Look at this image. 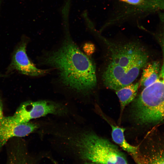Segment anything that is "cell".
Instances as JSON below:
<instances>
[{
    "mask_svg": "<svg viewBox=\"0 0 164 164\" xmlns=\"http://www.w3.org/2000/svg\"><path fill=\"white\" fill-rule=\"evenodd\" d=\"M43 61L56 70L61 83L70 89L86 92L96 85L94 65L68 36L58 49L46 56Z\"/></svg>",
    "mask_w": 164,
    "mask_h": 164,
    "instance_id": "1",
    "label": "cell"
},
{
    "mask_svg": "<svg viewBox=\"0 0 164 164\" xmlns=\"http://www.w3.org/2000/svg\"><path fill=\"white\" fill-rule=\"evenodd\" d=\"M111 60L102 75L105 86L116 91L132 83L142 68L147 63L149 56L138 43H115L105 40Z\"/></svg>",
    "mask_w": 164,
    "mask_h": 164,
    "instance_id": "2",
    "label": "cell"
},
{
    "mask_svg": "<svg viewBox=\"0 0 164 164\" xmlns=\"http://www.w3.org/2000/svg\"><path fill=\"white\" fill-rule=\"evenodd\" d=\"M132 111L133 119L138 125L164 123V62L158 78L143 88L134 102Z\"/></svg>",
    "mask_w": 164,
    "mask_h": 164,
    "instance_id": "3",
    "label": "cell"
},
{
    "mask_svg": "<svg viewBox=\"0 0 164 164\" xmlns=\"http://www.w3.org/2000/svg\"><path fill=\"white\" fill-rule=\"evenodd\" d=\"M76 136L73 143L83 159L97 164H128L124 154L108 139L90 132Z\"/></svg>",
    "mask_w": 164,
    "mask_h": 164,
    "instance_id": "4",
    "label": "cell"
},
{
    "mask_svg": "<svg viewBox=\"0 0 164 164\" xmlns=\"http://www.w3.org/2000/svg\"><path fill=\"white\" fill-rule=\"evenodd\" d=\"M67 112L66 107L56 102L47 100L28 101L22 103L13 115L4 117V119L9 122L22 123L48 114L64 115Z\"/></svg>",
    "mask_w": 164,
    "mask_h": 164,
    "instance_id": "5",
    "label": "cell"
},
{
    "mask_svg": "<svg viewBox=\"0 0 164 164\" xmlns=\"http://www.w3.org/2000/svg\"><path fill=\"white\" fill-rule=\"evenodd\" d=\"M28 39L24 38L15 47L12 55L11 62L7 72L16 71L22 74L33 77L42 75L49 70L38 69L29 60L26 52Z\"/></svg>",
    "mask_w": 164,
    "mask_h": 164,
    "instance_id": "6",
    "label": "cell"
},
{
    "mask_svg": "<svg viewBox=\"0 0 164 164\" xmlns=\"http://www.w3.org/2000/svg\"><path fill=\"white\" fill-rule=\"evenodd\" d=\"M38 127L36 124L28 122L22 123L9 122L3 118L0 121V149L10 138L23 137L32 133Z\"/></svg>",
    "mask_w": 164,
    "mask_h": 164,
    "instance_id": "7",
    "label": "cell"
},
{
    "mask_svg": "<svg viewBox=\"0 0 164 164\" xmlns=\"http://www.w3.org/2000/svg\"><path fill=\"white\" fill-rule=\"evenodd\" d=\"M109 123L111 128L113 141L128 153L137 164H145V158L140 152L138 146L131 145L125 139L124 133L125 129Z\"/></svg>",
    "mask_w": 164,
    "mask_h": 164,
    "instance_id": "8",
    "label": "cell"
},
{
    "mask_svg": "<svg viewBox=\"0 0 164 164\" xmlns=\"http://www.w3.org/2000/svg\"><path fill=\"white\" fill-rule=\"evenodd\" d=\"M111 0L116 1L128 6L138 8L145 13L156 9H164V0Z\"/></svg>",
    "mask_w": 164,
    "mask_h": 164,
    "instance_id": "9",
    "label": "cell"
},
{
    "mask_svg": "<svg viewBox=\"0 0 164 164\" xmlns=\"http://www.w3.org/2000/svg\"><path fill=\"white\" fill-rule=\"evenodd\" d=\"M160 68L161 65L157 61L147 63L144 67L140 85L144 88L154 83L159 77Z\"/></svg>",
    "mask_w": 164,
    "mask_h": 164,
    "instance_id": "10",
    "label": "cell"
},
{
    "mask_svg": "<svg viewBox=\"0 0 164 164\" xmlns=\"http://www.w3.org/2000/svg\"><path fill=\"white\" fill-rule=\"evenodd\" d=\"M139 85V82L132 83L115 91L120 102L121 112L134 99Z\"/></svg>",
    "mask_w": 164,
    "mask_h": 164,
    "instance_id": "11",
    "label": "cell"
},
{
    "mask_svg": "<svg viewBox=\"0 0 164 164\" xmlns=\"http://www.w3.org/2000/svg\"><path fill=\"white\" fill-rule=\"evenodd\" d=\"M7 164H29L19 143H15L9 151Z\"/></svg>",
    "mask_w": 164,
    "mask_h": 164,
    "instance_id": "12",
    "label": "cell"
},
{
    "mask_svg": "<svg viewBox=\"0 0 164 164\" xmlns=\"http://www.w3.org/2000/svg\"><path fill=\"white\" fill-rule=\"evenodd\" d=\"M145 159V164H164V147L156 149L148 159Z\"/></svg>",
    "mask_w": 164,
    "mask_h": 164,
    "instance_id": "13",
    "label": "cell"
},
{
    "mask_svg": "<svg viewBox=\"0 0 164 164\" xmlns=\"http://www.w3.org/2000/svg\"><path fill=\"white\" fill-rule=\"evenodd\" d=\"M83 49L85 53L88 56L92 55L94 52V45L90 43H85L83 47Z\"/></svg>",
    "mask_w": 164,
    "mask_h": 164,
    "instance_id": "14",
    "label": "cell"
},
{
    "mask_svg": "<svg viewBox=\"0 0 164 164\" xmlns=\"http://www.w3.org/2000/svg\"><path fill=\"white\" fill-rule=\"evenodd\" d=\"M4 116L3 115L2 104L0 99V121L2 120Z\"/></svg>",
    "mask_w": 164,
    "mask_h": 164,
    "instance_id": "15",
    "label": "cell"
},
{
    "mask_svg": "<svg viewBox=\"0 0 164 164\" xmlns=\"http://www.w3.org/2000/svg\"><path fill=\"white\" fill-rule=\"evenodd\" d=\"M6 76H7V75L0 74V77H5Z\"/></svg>",
    "mask_w": 164,
    "mask_h": 164,
    "instance_id": "16",
    "label": "cell"
},
{
    "mask_svg": "<svg viewBox=\"0 0 164 164\" xmlns=\"http://www.w3.org/2000/svg\"><path fill=\"white\" fill-rule=\"evenodd\" d=\"M85 164H97L92 163H86Z\"/></svg>",
    "mask_w": 164,
    "mask_h": 164,
    "instance_id": "17",
    "label": "cell"
}]
</instances>
